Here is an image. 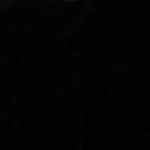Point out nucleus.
I'll use <instances>...</instances> for the list:
<instances>
[]
</instances>
